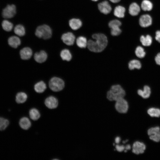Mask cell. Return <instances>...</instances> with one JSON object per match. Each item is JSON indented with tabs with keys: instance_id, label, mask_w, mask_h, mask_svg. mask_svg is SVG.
Masks as SVG:
<instances>
[{
	"instance_id": "1",
	"label": "cell",
	"mask_w": 160,
	"mask_h": 160,
	"mask_svg": "<svg viewBox=\"0 0 160 160\" xmlns=\"http://www.w3.org/2000/svg\"><path fill=\"white\" fill-rule=\"evenodd\" d=\"M92 37L95 40L90 39L88 41L87 47L88 49L94 52L103 51L108 44L107 36L103 33H97L93 34Z\"/></svg>"
},
{
	"instance_id": "2",
	"label": "cell",
	"mask_w": 160,
	"mask_h": 160,
	"mask_svg": "<svg viewBox=\"0 0 160 160\" xmlns=\"http://www.w3.org/2000/svg\"><path fill=\"white\" fill-rule=\"evenodd\" d=\"M125 95L124 90L119 85L112 86L107 93V98L110 101H116L124 98Z\"/></svg>"
},
{
	"instance_id": "3",
	"label": "cell",
	"mask_w": 160,
	"mask_h": 160,
	"mask_svg": "<svg viewBox=\"0 0 160 160\" xmlns=\"http://www.w3.org/2000/svg\"><path fill=\"white\" fill-rule=\"evenodd\" d=\"M35 34L36 36L39 38L47 39L51 37L52 32L51 28L48 25H43L37 27Z\"/></svg>"
},
{
	"instance_id": "4",
	"label": "cell",
	"mask_w": 160,
	"mask_h": 160,
	"mask_svg": "<svg viewBox=\"0 0 160 160\" xmlns=\"http://www.w3.org/2000/svg\"><path fill=\"white\" fill-rule=\"evenodd\" d=\"M49 86L50 89L54 92H58L64 88L65 84L61 79L57 77H53L50 80Z\"/></svg>"
},
{
	"instance_id": "5",
	"label": "cell",
	"mask_w": 160,
	"mask_h": 160,
	"mask_svg": "<svg viewBox=\"0 0 160 160\" xmlns=\"http://www.w3.org/2000/svg\"><path fill=\"white\" fill-rule=\"evenodd\" d=\"M116 101L115 107L117 111L121 113H127L129 108L127 101L124 98H122Z\"/></svg>"
},
{
	"instance_id": "6",
	"label": "cell",
	"mask_w": 160,
	"mask_h": 160,
	"mask_svg": "<svg viewBox=\"0 0 160 160\" xmlns=\"http://www.w3.org/2000/svg\"><path fill=\"white\" fill-rule=\"evenodd\" d=\"M16 13V7L14 4L8 5L2 11V17L5 19L13 17Z\"/></svg>"
},
{
	"instance_id": "7",
	"label": "cell",
	"mask_w": 160,
	"mask_h": 160,
	"mask_svg": "<svg viewBox=\"0 0 160 160\" xmlns=\"http://www.w3.org/2000/svg\"><path fill=\"white\" fill-rule=\"evenodd\" d=\"M147 132L151 140L156 142L160 141V128L159 127H151Z\"/></svg>"
},
{
	"instance_id": "8",
	"label": "cell",
	"mask_w": 160,
	"mask_h": 160,
	"mask_svg": "<svg viewBox=\"0 0 160 160\" xmlns=\"http://www.w3.org/2000/svg\"><path fill=\"white\" fill-rule=\"evenodd\" d=\"M61 39L65 44L68 46H71L74 44L75 37L72 33L68 32L63 34Z\"/></svg>"
},
{
	"instance_id": "9",
	"label": "cell",
	"mask_w": 160,
	"mask_h": 160,
	"mask_svg": "<svg viewBox=\"0 0 160 160\" xmlns=\"http://www.w3.org/2000/svg\"><path fill=\"white\" fill-rule=\"evenodd\" d=\"M146 146L144 143L137 141L133 145L132 152L136 154H142L144 152Z\"/></svg>"
},
{
	"instance_id": "10",
	"label": "cell",
	"mask_w": 160,
	"mask_h": 160,
	"mask_svg": "<svg viewBox=\"0 0 160 160\" xmlns=\"http://www.w3.org/2000/svg\"><path fill=\"white\" fill-rule=\"evenodd\" d=\"M98 7L100 12L105 15L109 13L112 10L111 6L107 1L99 3L98 4Z\"/></svg>"
},
{
	"instance_id": "11",
	"label": "cell",
	"mask_w": 160,
	"mask_h": 160,
	"mask_svg": "<svg viewBox=\"0 0 160 160\" xmlns=\"http://www.w3.org/2000/svg\"><path fill=\"white\" fill-rule=\"evenodd\" d=\"M140 25L142 27H147L152 23V19L151 16L148 14L142 15L139 20Z\"/></svg>"
},
{
	"instance_id": "12",
	"label": "cell",
	"mask_w": 160,
	"mask_h": 160,
	"mask_svg": "<svg viewBox=\"0 0 160 160\" xmlns=\"http://www.w3.org/2000/svg\"><path fill=\"white\" fill-rule=\"evenodd\" d=\"M45 104L49 108L52 109L56 108L58 106V101L57 99L53 96L47 97L45 100Z\"/></svg>"
},
{
	"instance_id": "13",
	"label": "cell",
	"mask_w": 160,
	"mask_h": 160,
	"mask_svg": "<svg viewBox=\"0 0 160 160\" xmlns=\"http://www.w3.org/2000/svg\"><path fill=\"white\" fill-rule=\"evenodd\" d=\"M20 55L21 58L22 59L28 60L31 57L32 55V51L29 47H24L20 50Z\"/></svg>"
},
{
	"instance_id": "14",
	"label": "cell",
	"mask_w": 160,
	"mask_h": 160,
	"mask_svg": "<svg viewBox=\"0 0 160 160\" xmlns=\"http://www.w3.org/2000/svg\"><path fill=\"white\" fill-rule=\"evenodd\" d=\"M47 57V53L44 51H41L39 52H36L34 55V59L35 61L40 63L45 62Z\"/></svg>"
},
{
	"instance_id": "15",
	"label": "cell",
	"mask_w": 160,
	"mask_h": 160,
	"mask_svg": "<svg viewBox=\"0 0 160 160\" xmlns=\"http://www.w3.org/2000/svg\"><path fill=\"white\" fill-rule=\"evenodd\" d=\"M69 24L71 28L74 30L79 29L82 25L81 21L77 18H72L70 20Z\"/></svg>"
},
{
	"instance_id": "16",
	"label": "cell",
	"mask_w": 160,
	"mask_h": 160,
	"mask_svg": "<svg viewBox=\"0 0 160 160\" xmlns=\"http://www.w3.org/2000/svg\"><path fill=\"white\" fill-rule=\"evenodd\" d=\"M8 41L9 45L15 48H17L21 44V41L20 38L15 36L9 37Z\"/></svg>"
},
{
	"instance_id": "17",
	"label": "cell",
	"mask_w": 160,
	"mask_h": 160,
	"mask_svg": "<svg viewBox=\"0 0 160 160\" xmlns=\"http://www.w3.org/2000/svg\"><path fill=\"white\" fill-rule=\"evenodd\" d=\"M140 11V8L136 3H132L129 6V14L133 16L137 15Z\"/></svg>"
},
{
	"instance_id": "18",
	"label": "cell",
	"mask_w": 160,
	"mask_h": 160,
	"mask_svg": "<svg viewBox=\"0 0 160 160\" xmlns=\"http://www.w3.org/2000/svg\"><path fill=\"white\" fill-rule=\"evenodd\" d=\"M125 11V9L124 7L121 6H118L114 9V15L117 17L123 18L124 16Z\"/></svg>"
},
{
	"instance_id": "19",
	"label": "cell",
	"mask_w": 160,
	"mask_h": 160,
	"mask_svg": "<svg viewBox=\"0 0 160 160\" xmlns=\"http://www.w3.org/2000/svg\"><path fill=\"white\" fill-rule=\"evenodd\" d=\"M151 93L150 88L148 86H145L143 90L139 89L137 91L138 94L143 98L146 99L148 98Z\"/></svg>"
},
{
	"instance_id": "20",
	"label": "cell",
	"mask_w": 160,
	"mask_h": 160,
	"mask_svg": "<svg viewBox=\"0 0 160 160\" xmlns=\"http://www.w3.org/2000/svg\"><path fill=\"white\" fill-rule=\"evenodd\" d=\"M19 124L20 127L25 130L29 129L31 125L30 120L26 117H23L21 118L20 120Z\"/></svg>"
},
{
	"instance_id": "21",
	"label": "cell",
	"mask_w": 160,
	"mask_h": 160,
	"mask_svg": "<svg viewBox=\"0 0 160 160\" xmlns=\"http://www.w3.org/2000/svg\"><path fill=\"white\" fill-rule=\"evenodd\" d=\"M140 40L142 45L145 46H150L152 41L151 37L149 35H147L146 36L143 35L141 36Z\"/></svg>"
},
{
	"instance_id": "22",
	"label": "cell",
	"mask_w": 160,
	"mask_h": 160,
	"mask_svg": "<svg viewBox=\"0 0 160 160\" xmlns=\"http://www.w3.org/2000/svg\"><path fill=\"white\" fill-rule=\"evenodd\" d=\"M46 84L42 81L36 83L34 87L35 91L38 93H41L43 92L46 89Z\"/></svg>"
},
{
	"instance_id": "23",
	"label": "cell",
	"mask_w": 160,
	"mask_h": 160,
	"mask_svg": "<svg viewBox=\"0 0 160 160\" xmlns=\"http://www.w3.org/2000/svg\"><path fill=\"white\" fill-rule=\"evenodd\" d=\"M87 41L86 38L83 36L79 37L76 40L77 46L80 48H85L87 46Z\"/></svg>"
},
{
	"instance_id": "24",
	"label": "cell",
	"mask_w": 160,
	"mask_h": 160,
	"mask_svg": "<svg viewBox=\"0 0 160 160\" xmlns=\"http://www.w3.org/2000/svg\"><path fill=\"white\" fill-rule=\"evenodd\" d=\"M27 96L25 92H20L18 93L16 95V101L18 103H24L27 100Z\"/></svg>"
},
{
	"instance_id": "25",
	"label": "cell",
	"mask_w": 160,
	"mask_h": 160,
	"mask_svg": "<svg viewBox=\"0 0 160 160\" xmlns=\"http://www.w3.org/2000/svg\"><path fill=\"white\" fill-rule=\"evenodd\" d=\"M60 55L62 60H64L69 61L72 58V55L70 52L67 49L62 50L60 52Z\"/></svg>"
},
{
	"instance_id": "26",
	"label": "cell",
	"mask_w": 160,
	"mask_h": 160,
	"mask_svg": "<svg viewBox=\"0 0 160 160\" xmlns=\"http://www.w3.org/2000/svg\"><path fill=\"white\" fill-rule=\"evenodd\" d=\"M153 7L152 3L148 0H144L142 2L141 7L143 11H151Z\"/></svg>"
},
{
	"instance_id": "27",
	"label": "cell",
	"mask_w": 160,
	"mask_h": 160,
	"mask_svg": "<svg viewBox=\"0 0 160 160\" xmlns=\"http://www.w3.org/2000/svg\"><path fill=\"white\" fill-rule=\"evenodd\" d=\"M141 67V64L140 61L137 60H133L129 61L128 63L129 69L132 70L135 68L140 69Z\"/></svg>"
},
{
	"instance_id": "28",
	"label": "cell",
	"mask_w": 160,
	"mask_h": 160,
	"mask_svg": "<svg viewBox=\"0 0 160 160\" xmlns=\"http://www.w3.org/2000/svg\"><path fill=\"white\" fill-rule=\"evenodd\" d=\"M14 31L15 34L20 36H22L25 34L24 27L22 25H16L14 28Z\"/></svg>"
},
{
	"instance_id": "29",
	"label": "cell",
	"mask_w": 160,
	"mask_h": 160,
	"mask_svg": "<svg viewBox=\"0 0 160 160\" xmlns=\"http://www.w3.org/2000/svg\"><path fill=\"white\" fill-rule=\"evenodd\" d=\"M1 25L3 29L7 32L11 31L13 27V24L11 22L6 20H3Z\"/></svg>"
},
{
	"instance_id": "30",
	"label": "cell",
	"mask_w": 160,
	"mask_h": 160,
	"mask_svg": "<svg viewBox=\"0 0 160 160\" xmlns=\"http://www.w3.org/2000/svg\"><path fill=\"white\" fill-rule=\"evenodd\" d=\"M30 118L33 120H36L40 118V114L39 111L36 108L31 109L29 112Z\"/></svg>"
},
{
	"instance_id": "31",
	"label": "cell",
	"mask_w": 160,
	"mask_h": 160,
	"mask_svg": "<svg viewBox=\"0 0 160 160\" xmlns=\"http://www.w3.org/2000/svg\"><path fill=\"white\" fill-rule=\"evenodd\" d=\"M148 114L151 117H158L160 116V109L157 108H151L147 111Z\"/></svg>"
},
{
	"instance_id": "32",
	"label": "cell",
	"mask_w": 160,
	"mask_h": 160,
	"mask_svg": "<svg viewBox=\"0 0 160 160\" xmlns=\"http://www.w3.org/2000/svg\"><path fill=\"white\" fill-rule=\"evenodd\" d=\"M135 54L136 56L140 58L144 57L145 55V52L144 49L140 46H138L136 48Z\"/></svg>"
},
{
	"instance_id": "33",
	"label": "cell",
	"mask_w": 160,
	"mask_h": 160,
	"mask_svg": "<svg viewBox=\"0 0 160 160\" xmlns=\"http://www.w3.org/2000/svg\"><path fill=\"white\" fill-rule=\"evenodd\" d=\"M9 124L8 120L4 118L0 117V130L5 129Z\"/></svg>"
},
{
	"instance_id": "34",
	"label": "cell",
	"mask_w": 160,
	"mask_h": 160,
	"mask_svg": "<svg viewBox=\"0 0 160 160\" xmlns=\"http://www.w3.org/2000/svg\"><path fill=\"white\" fill-rule=\"evenodd\" d=\"M121 22L117 20H113L111 21L108 23V26L111 29L119 28L121 25Z\"/></svg>"
},
{
	"instance_id": "35",
	"label": "cell",
	"mask_w": 160,
	"mask_h": 160,
	"mask_svg": "<svg viewBox=\"0 0 160 160\" xmlns=\"http://www.w3.org/2000/svg\"><path fill=\"white\" fill-rule=\"evenodd\" d=\"M121 32L120 27L111 29V33L113 36H117L119 35Z\"/></svg>"
},
{
	"instance_id": "36",
	"label": "cell",
	"mask_w": 160,
	"mask_h": 160,
	"mask_svg": "<svg viewBox=\"0 0 160 160\" xmlns=\"http://www.w3.org/2000/svg\"><path fill=\"white\" fill-rule=\"evenodd\" d=\"M116 148L117 151L120 152L123 151L125 149V147L123 145H116Z\"/></svg>"
},
{
	"instance_id": "37",
	"label": "cell",
	"mask_w": 160,
	"mask_h": 160,
	"mask_svg": "<svg viewBox=\"0 0 160 160\" xmlns=\"http://www.w3.org/2000/svg\"><path fill=\"white\" fill-rule=\"evenodd\" d=\"M155 61L157 64L160 65V52L158 53L155 57Z\"/></svg>"
},
{
	"instance_id": "38",
	"label": "cell",
	"mask_w": 160,
	"mask_h": 160,
	"mask_svg": "<svg viewBox=\"0 0 160 160\" xmlns=\"http://www.w3.org/2000/svg\"><path fill=\"white\" fill-rule=\"evenodd\" d=\"M156 39L160 43V31H157L156 32Z\"/></svg>"
},
{
	"instance_id": "39",
	"label": "cell",
	"mask_w": 160,
	"mask_h": 160,
	"mask_svg": "<svg viewBox=\"0 0 160 160\" xmlns=\"http://www.w3.org/2000/svg\"><path fill=\"white\" fill-rule=\"evenodd\" d=\"M131 146L130 145H127L125 147V149L126 150L124 151L125 152H126L127 150H130L131 149Z\"/></svg>"
},
{
	"instance_id": "40",
	"label": "cell",
	"mask_w": 160,
	"mask_h": 160,
	"mask_svg": "<svg viewBox=\"0 0 160 160\" xmlns=\"http://www.w3.org/2000/svg\"><path fill=\"white\" fill-rule=\"evenodd\" d=\"M120 141V137H117L115 139V142L117 144H118Z\"/></svg>"
},
{
	"instance_id": "41",
	"label": "cell",
	"mask_w": 160,
	"mask_h": 160,
	"mask_svg": "<svg viewBox=\"0 0 160 160\" xmlns=\"http://www.w3.org/2000/svg\"><path fill=\"white\" fill-rule=\"evenodd\" d=\"M111 2L116 3L119 2L120 1V0H109Z\"/></svg>"
},
{
	"instance_id": "42",
	"label": "cell",
	"mask_w": 160,
	"mask_h": 160,
	"mask_svg": "<svg viewBox=\"0 0 160 160\" xmlns=\"http://www.w3.org/2000/svg\"><path fill=\"white\" fill-rule=\"evenodd\" d=\"M92 0L93 1H98V0Z\"/></svg>"
}]
</instances>
